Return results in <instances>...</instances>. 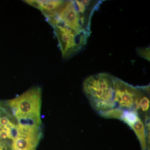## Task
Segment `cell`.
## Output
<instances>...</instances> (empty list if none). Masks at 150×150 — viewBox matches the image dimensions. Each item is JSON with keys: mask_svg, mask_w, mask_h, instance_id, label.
<instances>
[{"mask_svg": "<svg viewBox=\"0 0 150 150\" xmlns=\"http://www.w3.org/2000/svg\"><path fill=\"white\" fill-rule=\"evenodd\" d=\"M102 2L63 1L54 15L46 18L52 26H63L89 36L92 16Z\"/></svg>", "mask_w": 150, "mask_h": 150, "instance_id": "obj_1", "label": "cell"}, {"mask_svg": "<svg viewBox=\"0 0 150 150\" xmlns=\"http://www.w3.org/2000/svg\"><path fill=\"white\" fill-rule=\"evenodd\" d=\"M113 76L108 73H100L87 78L83 85L91 106L101 115L116 108Z\"/></svg>", "mask_w": 150, "mask_h": 150, "instance_id": "obj_2", "label": "cell"}, {"mask_svg": "<svg viewBox=\"0 0 150 150\" xmlns=\"http://www.w3.org/2000/svg\"><path fill=\"white\" fill-rule=\"evenodd\" d=\"M19 123L41 126V89L33 87L13 99L5 100Z\"/></svg>", "mask_w": 150, "mask_h": 150, "instance_id": "obj_3", "label": "cell"}, {"mask_svg": "<svg viewBox=\"0 0 150 150\" xmlns=\"http://www.w3.org/2000/svg\"><path fill=\"white\" fill-rule=\"evenodd\" d=\"M114 101L116 108L138 112L142 98L149 94V86H134L113 76Z\"/></svg>", "mask_w": 150, "mask_h": 150, "instance_id": "obj_4", "label": "cell"}, {"mask_svg": "<svg viewBox=\"0 0 150 150\" xmlns=\"http://www.w3.org/2000/svg\"><path fill=\"white\" fill-rule=\"evenodd\" d=\"M42 135L41 127L18 123L17 134L13 143V150H35Z\"/></svg>", "mask_w": 150, "mask_h": 150, "instance_id": "obj_5", "label": "cell"}, {"mask_svg": "<svg viewBox=\"0 0 150 150\" xmlns=\"http://www.w3.org/2000/svg\"><path fill=\"white\" fill-rule=\"evenodd\" d=\"M15 139H5L0 137V150H13V143Z\"/></svg>", "mask_w": 150, "mask_h": 150, "instance_id": "obj_6", "label": "cell"}, {"mask_svg": "<svg viewBox=\"0 0 150 150\" xmlns=\"http://www.w3.org/2000/svg\"><path fill=\"white\" fill-rule=\"evenodd\" d=\"M137 51L139 56H141L144 59H147L148 61H150L149 48H138Z\"/></svg>", "mask_w": 150, "mask_h": 150, "instance_id": "obj_7", "label": "cell"}]
</instances>
